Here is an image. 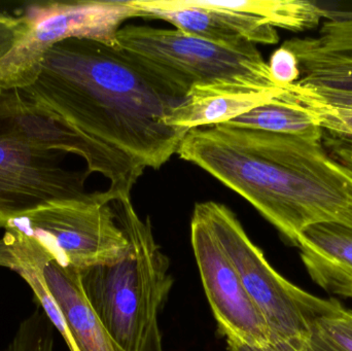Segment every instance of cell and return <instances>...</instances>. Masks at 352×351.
Wrapping results in <instances>:
<instances>
[{
	"label": "cell",
	"instance_id": "cell-26",
	"mask_svg": "<svg viewBox=\"0 0 352 351\" xmlns=\"http://www.w3.org/2000/svg\"><path fill=\"white\" fill-rule=\"evenodd\" d=\"M144 351H163L162 348V336H161L160 328L159 325L153 330Z\"/></svg>",
	"mask_w": 352,
	"mask_h": 351
},
{
	"label": "cell",
	"instance_id": "cell-13",
	"mask_svg": "<svg viewBox=\"0 0 352 351\" xmlns=\"http://www.w3.org/2000/svg\"><path fill=\"white\" fill-rule=\"evenodd\" d=\"M296 247L318 286L352 298V228L334 223L316 225L300 235Z\"/></svg>",
	"mask_w": 352,
	"mask_h": 351
},
{
	"label": "cell",
	"instance_id": "cell-14",
	"mask_svg": "<svg viewBox=\"0 0 352 351\" xmlns=\"http://www.w3.org/2000/svg\"><path fill=\"white\" fill-rule=\"evenodd\" d=\"M283 88L275 90L199 87L169 111L164 123L190 130L229 123L256 107L274 100Z\"/></svg>",
	"mask_w": 352,
	"mask_h": 351
},
{
	"label": "cell",
	"instance_id": "cell-11",
	"mask_svg": "<svg viewBox=\"0 0 352 351\" xmlns=\"http://www.w3.org/2000/svg\"><path fill=\"white\" fill-rule=\"evenodd\" d=\"M299 62L296 84L352 91V10H326L318 34L283 43Z\"/></svg>",
	"mask_w": 352,
	"mask_h": 351
},
{
	"label": "cell",
	"instance_id": "cell-12",
	"mask_svg": "<svg viewBox=\"0 0 352 351\" xmlns=\"http://www.w3.org/2000/svg\"><path fill=\"white\" fill-rule=\"evenodd\" d=\"M45 284L55 300L76 351H125L109 335L85 296L80 271L49 256L43 266Z\"/></svg>",
	"mask_w": 352,
	"mask_h": 351
},
{
	"label": "cell",
	"instance_id": "cell-5",
	"mask_svg": "<svg viewBox=\"0 0 352 351\" xmlns=\"http://www.w3.org/2000/svg\"><path fill=\"white\" fill-rule=\"evenodd\" d=\"M194 210L206 220L239 274L246 292L268 325L273 343L306 339L316 321L338 305L336 299L318 298L281 276L227 206L206 201L197 203Z\"/></svg>",
	"mask_w": 352,
	"mask_h": 351
},
{
	"label": "cell",
	"instance_id": "cell-23",
	"mask_svg": "<svg viewBox=\"0 0 352 351\" xmlns=\"http://www.w3.org/2000/svg\"><path fill=\"white\" fill-rule=\"evenodd\" d=\"M20 32V18L0 10V61L12 51Z\"/></svg>",
	"mask_w": 352,
	"mask_h": 351
},
{
	"label": "cell",
	"instance_id": "cell-6",
	"mask_svg": "<svg viewBox=\"0 0 352 351\" xmlns=\"http://www.w3.org/2000/svg\"><path fill=\"white\" fill-rule=\"evenodd\" d=\"M16 16L21 32L0 61V88L24 89L36 78L50 47L68 38L117 45V33L129 19L140 18L130 0H70L29 3Z\"/></svg>",
	"mask_w": 352,
	"mask_h": 351
},
{
	"label": "cell",
	"instance_id": "cell-4",
	"mask_svg": "<svg viewBox=\"0 0 352 351\" xmlns=\"http://www.w3.org/2000/svg\"><path fill=\"white\" fill-rule=\"evenodd\" d=\"M117 47L179 98L199 87L283 88L254 43L231 49L177 29L126 25L118 31Z\"/></svg>",
	"mask_w": 352,
	"mask_h": 351
},
{
	"label": "cell",
	"instance_id": "cell-3",
	"mask_svg": "<svg viewBox=\"0 0 352 351\" xmlns=\"http://www.w3.org/2000/svg\"><path fill=\"white\" fill-rule=\"evenodd\" d=\"M129 247L119 261L80 270L85 296L109 335L125 351H144L173 286L169 260L150 218L142 220L130 195L116 201Z\"/></svg>",
	"mask_w": 352,
	"mask_h": 351
},
{
	"label": "cell",
	"instance_id": "cell-21",
	"mask_svg": "<svg viewBox=\"0 0 352 351\" xmlns=\"http://www.w3.org/2000/svg\"><path fill=\"white\" fill-rule=\"evenodd\" d=\"M273 80L279 87L295 84L301 78L299 62L293 52L281 45L273 52L268 62Z\"/></svg>",
	"mask_w": 352,
	"mask_h": 351
},
{
	"label": "cell",
	"instance_id": "cell-20",
	"mask_svg": "<svg viewBox=\"0 0 352 351\" xmlns=\"http://www.w3.org/2000/svg\"><path fill=\"white\" fill-rule=\"evenodd\" d=\"M311 111L324 132L352 138V111L333 109L314 103H298Z\"/></svg>",
	"mask_w": 352,
	"mask_h": 351
},
{
	"label": "cell",
	"instance_id": "cell-19",
	"mask_svg": "<svg viewBox=\"0 0 352 351\" xmlns=\"http://www.w3.org/2000/svg\"><path fill=\"white\" fill-rule=\"evenodd\" d=\"M285 93L297 103H314L333 109L352 111V91L312 88L298 84L285 87Z\"/></svg>",
	"mask_w": 352,
	"mask_h": 351
},
{
	"label": "cell",
	"instance_id": "cell-1",
	"mask_svg": "<svg viewBox=\"0 0 352 351\" xmlns=\"http://www.w3.org/2000/svg\"><path fill=\"white\" fill-rule=\"evenodd\" d=\"M26 98L142 168L159 169L188 130L164 123L184 98L117 45L68 38L43 56Z\"/></svg>",
	"mask_w": 352,
	"mask_h": 351
},
{
	"label": "cell",
	"instance_id": "cell-18",
	"mask_svg": "<svg viewBox=\"0 0 352 351\" xmlns=\"http://www.w3.org/2000/svg\"><path fill=\"white\" fill-rule=\"evenodd\" d=\"M312 331L337 350L352 351V310L339 302L334 310L316 321Z\"/></svg>",
	"mask_w": 352,
	"mask_h": 351
},
{
	"label": "cell",
	"instance_id": "cell-25",
	"mask_svg": "<svg viewBox=\"0 0 352 351\" xmlns=\"http://www.w3.org/2000/svg\"><path fill=\"white\" fill-rule=\"evenodd\" d=\"M303 346L306 351H339L331 346L330 344L327 343L314 331L306 339L303 340Z\"/></svg>",
	"mask_w": 352,
	"mask_h": 351
},
{
	"label": "cell",
	"instance_id": "cell-8",
	"mask_svg": "<svg viewBox=\"0 0 352 351\" xmlns=\"http://www.w3.org/2000/svg\"><path fill=\"white\" fill-rule=\"evenodd\" d=\"M59 154L32 146L0 121V228L37 208L90 195L88 171L65 168Z\"/></svg>",
	"mask_w": 352,
	"mask_h": 351
},
{
	"label": "cell",
	"instance_id": "cell-9",
	"mask_svg": "<svg viewBox=\"0 0 352 351\" xmlns=\"http://www.w3.org/2000/svg\"><path fill=\"white\" fill-rule=\"evenodd\" d=\"M0 121L36 148L78 155L86 161L89 174L100 173L111 181L113 193L130 195L146 170L82 135L19 89L0 88Z\"/></svg>",
	"mask_w": 352,
	"mask_h": 351
},
{
	"label": "cell",
	"instance_id": "cell-17",
	"mask_svg": "<svg viewBox=\"0 0 352 351\" xmlns=\"http://www.w3.org/2000/svg\"><path fill=\"white\" fill-rule=\"evenodd\" d=\"M54 329L45 311L37 308L21 324L8 351H53Z\"/></svg>",
	"mask_w": 352,
	"mask_h": 351
},
{
	"label": "cell",
	"instance_id": "cell-22",
	"mask_svg": "<svg viewBox=\"0 0 352 351\" xmlns=\"http://www.w3.org/2000/svg\"><path fill=\"white\" fill-rule=\"evenodd\" d=\"M322 142L331 156L352 174V138L324 131Z\"/></svg>",
	"mask_w": 352,
	"mask_h": 351
},
{
	"label": "cell",
	"instance_id": "cell-10",
	"mask_svg": "<svg viewBox=\"0 0 352 351\" xmlns=\"http://www.w3.org/2000/svg\"><path fill=\"white\" fill-rule=\"evenodd\" d=\"M190 243L205 295L227 342L252 346L273 343L262 313L214 233L196 210L190 220Z\"/></svg>",
	"mask_w": 352,
	"mask_h": 351
},
{
	"label": "cell",
	"instance_id": "cell-15",
	"mask_svg": "<svg viewBox=\"0 0 352 351\" xmlns=\"http://www.w3.org/2000/svg\"><path fill=\"white\" fill-rule=\"evenodd\" d=\"M285 88L274 100L256 107L226 124L273 133L322 136L324 130L320 127L318 117L289 98Z\"/></svg>",
	"mask_w": 352,
	"mask_h": 351
},
{
	"label": "cell",
	"instance_id": "cell-24",
	"mask_svg": "<svg viewBox=\"0 0 352 351\" xmlns=\"http://www.w3.org/2000/svg\"><path fill=\"white\" fill-rule=\"evenodd\" d=\"M228 351H306L303 340L279 341L264 346H245V344L227 342Z\"/></svg>",
	"mask_w": 352,
	"mask_h": 351
},
{
	"label": "cell",
	"instance_id": "cell-16",
	"mask_svg": "<svg viewBox=\"0 0 352 351\" xmlns=\"http://www.w3.org/2000/svg\"><path fill=\"white\" fill-rule=\"evenodd\" d=\"M213 3L225 10L258 16L274 28L296 32L320 26L324 14V8L307 0H242Z\"/></svg>",
	"mask_w": 352,
	"mask_h": 351
},
{
	"label": "cell",
	"instance_id": "cell-7",
	"mask_svg": "<svg viewBox=\"0 0 352 351\" xmlns=\"http://www.w3.org/2000/svg\"><path fill=\"white\" fill-rule=\"evenodd\" d=\"M120 196L107 190L50 204L8 220L3 229L32 237L60 264L78 271L115 263L129 247L116 205Z\"/></svg>",
	"mask_w": 352,
	"mask_h": 351
},
{
	"label": "cell",
	"instance_id": "cell-2",
	"mask_svg": "<svg viewBox=\"0 0 352 351\" xmlns=\"http://www.w3.org/2000/svg\"><path fill=\"white\" fill-rule=\"evenodd\" d=\"M176 154L239 194L295 247L316 225L352 228V174L322 136L221 124L190 130Z\"/></svg>",
	"mask_w": 352,
	"mask_h": 351
}]
</instances>
